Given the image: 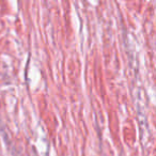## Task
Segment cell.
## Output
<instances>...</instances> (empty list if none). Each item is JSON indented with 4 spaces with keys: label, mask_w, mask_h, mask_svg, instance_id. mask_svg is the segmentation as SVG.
<instances>
[]
</instances>
